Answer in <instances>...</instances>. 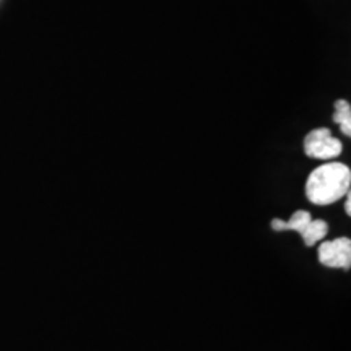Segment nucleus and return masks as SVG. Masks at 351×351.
I'll use <instances>...</instances> for the list:
<instances>
[{
  "instance_id": "1",
  "label": "nucleus",
  "mask_w": 351,
  "mask_h": 351,
  "mask_svg": "<svg viewBox=\"0 0 351 351\" xmlns=\"http://www.w3.org/2000/svg\"><path fill=\"white\" fill-rule=\"evenodd\" d=\"M351 171L341 163H327L315 168L306 182V195L314 205H330L350 192Z\"/></svg>"
},
{
  "instance_id": "2",
  "label": "nucleus",
  "mask_w": 351,
  "mask_h": 351,
  "mask_svg": "<svg viewBox=\"0 0 351 351\" xmlns=\"http://www.w3.org/2000/svg\"><path fill=\"white\" fill-rule=\"evenodd\" d=\"M271 230L275 231H296L300 232L302 241H304L306 245H314L317 244L319 241L326 238L328 232V225L324 219H313L311 218L309 212H304V210H298L296 213L291 215V218L288 221H283V219H271Z\"/></svg>"
},
{
  "instance_id": "3",
  "label": "nucleus",
  "mask_w": 351,
  "mask_h": 351,
  "mask_svg": "<svg viewBox=\"0 0 351 351\" xmlns=\"http://www.w3.org/2000/svg\"><path fill=\"white\" fill-rule=\"evenodd\" d=\"M341 142L330 134V130L326 127L311 130L304 138V153L314 160H333L340 156Z\"/></svg>"
},
{
  "instance_id": "4",
  "label": "nucleus",
  "mask_w": 351,
  "mask_h": 351,
  "mask_svg": "<svg viewBox=\"0 0 351 351\" xmlns=\"http://www.w3.org/2000/svg\"><path fill=\"white\" fill-rule=\"evenodd\" d=\"M319 261L322 265L332 269L350 270L351 267V241L339 238L319 245Z\"/></svg>"
},
{
  "instance_id": "5",
  "label": "nucleus",
  "mask_w": 351,
  "mask_h": 351,
  "mask_svg": "<svg viewBox=\"0 0 351 351\" xmlns=\"http://www.w3.org/2000/svg\"><path fill=\"white\" fill-rule=\"evenodd\" d=\"M333 122L340 125L341 134L346 137L351 135V106L348 101L339 99L335 103V112H333Z\"/></svg>"
},
{
  "instance_id": "6",
  "label": "nucleus",
  "mask_w": 351,
  "mask_h": 351,
  "mask_svg": "<svg viewBox=\"0 0 351 351\" xmlns=\"http://www.w3.org/2000/svg\"><path fill=\"white\" fill-rule=\"evenodd\" d=\"M345 212H346V215H351V194L348 192V194H346V202H345Z\"/></svg>"
}]
</instances>
